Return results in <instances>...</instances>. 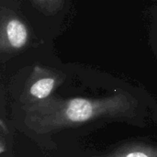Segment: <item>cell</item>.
Masks as SVG:
<instances>
[{
	"mask_svg": "<svg viewBox=\"0 0 157 157\" xmlns=\"http://www.w3.org/2000/svg\"><path fill=\"white\" fill-rule=\"evenodd\" d=\"M29 40L26 24L10 10L2 8L0 26V50L3 53H12L25 48Z\"/></svg>",
	"mask_w": 157,
	"mask_h": 157,
	"instance_id": "obj_3",
	"label": "cell"
},
{
	"mask_svg": "<svg viewBox=\"0 0 157 157\" xmlns=\"http://www.w3.org/2000/svg\"><path fill=\"white\" fill-rule=\"evenodd\" d=\"M101 157H157V146L144 144H124Z\"/></svg>",
	"mask_w": 157,
	"mask_h": 157,
	"instance_id": "obj_4",
	"label": "cell"
},
{
	"mask_svg": "<svg viewBox=\"0 0 157 157\" xmlns=\"http://www.w3.org/2000/svg\"><path fill=\"white\" fill-rule=\"evenodd\" d=\"M40 11L46 15H52L62 9L64 0H31Z\"/></svg>",
	"mask_w": 157,
	"mask_h": 157,
	"instance_id": "obj_5",
	"label": "cell"
},
{
	"mask_svg": "<svg viewBox=\"0 0 157 157\" xmlns=\"http://www.w3.org/2000/svg\"><path fill=\"white\" fill-rule=\"evenodd\" d=\"M137 102L127 93L102 98L51 97L41 102L23 106L26 126L37 134L77 127L100 118L132 116Z\"/></svg>",
	"mask_w": 157,
	"mask_h": 157,
	"instance_id": "obj_1",
	"label": "cell"
},
{
	"mask_svg": "<svg viewBox=\"0 0 157 157\" xmlns=\"http://www.w3.org/2000/svg\"><path fill=\"white\" fill-rule=\"evenodd\" d=\"M64 78L65 75L59 71L40 65L34 66L21 96L23 106L36 104L51 98L52 92L64 81Z\"/></svg>",
	"mask_w": 157,
	"mask_h": 157,
	"instance_id": "obj_2",
	"label": "cell"
}]
</instances>
